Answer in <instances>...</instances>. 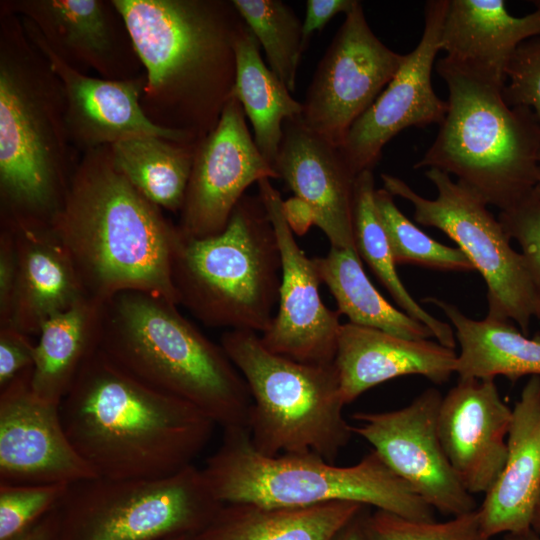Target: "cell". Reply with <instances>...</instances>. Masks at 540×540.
I'll return each instance as SVG.
<instances>
[{"label":"cell","mask_w":540,"mask_h":540,"mask_svg":"<svg viewBox=\"0 0 540 540\" xmlns=\"http://www.w3.org/2000/svg\"><path fill=\"white\" fill-rule=\"evenodd\" d=\"M51 225L87 298L105 303L132 290L179 306L171 277L179 227L121 173L110 146L81 154Z\"/></svg>","instance_id":"1"},{"label":"cell","mask_w":540,"mask_h":540,"mask_svg":"<svg viewBox=\"0 0 540 540\" xmlns=\"http://www.w3.org/2000/svg\"><path fill=\"white\" fill-rule=\"evenodd\" d=\"M65 431L98 477L158 478L192 465L216 424L141 382L99 348L59 405Z\"/></svg>","instance_id":"2"},{"label":"cell","mask_w":540,"mask_h":540,"mask_svg":"<svg viewBox=\"0 0 540 540\" xmlns=\"http://www.w3.org/2000/svg\"><path fill=\"white\" fill-rule=\"evenodd\" d=\"M146 75L142 109L200 142L232 97L244 21L225 0H112Z\"/></svg>","instance_id":"3"},{"label":"cell","mask_w":540,"mask_h":540,"mask_svg":"<svg viewBox=\"0 0 540 540\" xmlns=\"http://www.w3.org/2000/svg\"><path fill=\"white\" fill-rule=\"evenodd\" d=\"M62 84L20 17L0 4V221L51 223L80 157Z\"/></svg>","instance_id":"4"},{"label":"cell","mask_w":540,"mask_h":540,"mask_svg":"<svg viewBox=\"0 0 540 540\" xmlns=\"http://www.w3.org/2000/svg\"><path fill=\"white\" fill-rule=\"evenodd\" d=\"M99 349L150 387L184 400L223 430L246 428L247 384L220 344L178 305L141 291H122L103 303Z\"/></svg>","instance_id":"5"},{"label":"cell","mask_w":540,"mask_h":540,"mask_svg":"<svg viewBox=\"0 0 540 540\" xmlns=\"http://www.w3.org/2000/svg\"><path fill=\"white\" fill-rule=\"evenodd\" d=\"M448 87V109L415 169H437L507 210L532 195L540 181V119L509 105L503 88L465 72L445 57L436 64Z\"/></svg>","instance_id":"6"},{"label":"cell","mask_w":540,"mask_h":540,"mask_svg":"<svg viewBox=\"0 0 540 540\" xmlns=\"http://www.w3.org/2000/svg\"><path fill=\"white\" fill-rule=\"evenodd\" d=\"M223 431L202 468L222 504L307 507L347 501L411 520H435L434 510L374 450L341 467L311 452L267 456L254 448L248 429Z\"/></svg>","instance_id":"7"},{"label":"cell","mask_w":540,"mask_h":540,"mask_svg":"<svg viewBox=\"0 0 540 540\" xmlns=\"http://www.w3.org/2000/svg\"><path fill=\"white\" fill-rule=\"evenodd\" d=\"M281 273L272 222L260 197L250 195L221 233L190 238L180 231L171 266L178 304L200 322L259 335L274 318Z\"/></svg>","instance_id":"8"},{"label":"cell","mask_w":540,"mask_h":540,"mask_svg":"<svg viewBox=\"0 0 540 540\" xmlns=\"http://www.w3.org/2000/svg\"><path fill=\"white\" fill-rule=\"evenodd\" d=\"M220 345L251 396L247 429L254 448L267 456L311 452L333 463L354 434L334 363L276 354L253 331L227 330Z\"/></svg>","instance_id":"9"},{"label":"cell","mask_w":540,"mask_h":540,"mask_svg":"<svg viewBox=\"0 0 540 540\" xmlns=\"http://www.w3.org/2000/svg\"><path fill=\"white\" fill-rule=\"evenodd\" d=\"M223 504L194 464L164 477L70 485L58 540H165L201 532Z\"/></svg>","instance_id":"10"},{"label":"cell","mask_w":540,"mask_h":540,"mask_svg":"<svg viewBox=\"0 0 540 540\" xmlns=\"http://www.w3.org/2000/svg\"><path fill=\"white\" fill-rule=\"evenodd\" d=\"M425 176L436 189L434 199L398 177L384 173L381 179L384 189L411 203L417 223L441 230L467 256L486 284V315L511 320L527 335L534 298L522 254L478 194L440 170L427 169Z\"/></svg>","instance_id":"11"},{"label":"cell","mask_w":540,"mask_h":540,"mask_svg":"<svg viewBox=\"0 0 540 540\" xmlns=\"http://www.w3.org/2000/svg\"><path fill=\"white\" fill-rule=\"evenodd\" d=\"M404 57L373 33L358 1L316 67L302 103L301 122L340 147L352 125L395 76Z\"/></svg>","instance_id":"12"},{"label":"cell","mask_w":540,"mask_h":540,"mask_svg":"<svg viewBox=\"0 0 540 540\" xmlns=\"http://www.w3.org/2000/svg\"><path fill=\"white\" fill-rule=\"evenodd\" d=\"M442 398L436 388H428L400 409L354 413L358 425L353 432L433 510L454 517L478 506L441 445L437 418Z\"/></svg>","instance_id":"13"},{"label":"cell","mask_w":540,"mask_h":540,"mask_svg":"<svg viewBox=\"0 0 540 540\" xmlns=\"http://www.w3.org/2000/svg\"><path fill=\"white\" fill-rule=\"evenodd\" d=\"M258 196L270 218L281 256V285L277 312L260 335L270 351L307 364H333L340 313L322 301V283L313 259L306 256L294 237L285 202L269 178L258 183Z\"/></svg>","instance_id":"14"},{"label":"cell","mask_w":540,"mask_h":540,"mask_svg":"<svg viewBox=\"0 0 540 540\" xmlns=\"http://www.w3.org/2000/svg\"><path fill=\"white\" fill-rule=\"evenodd\" d=\"M264 178L279 179L258 150L240 102L231 97L216 127L196 147L177 224L190 238L221 233L246 189Z\"/></svg>","instance_id":"15"},{"label":"cell","mask_w":540,"mask_h":540,"mask_svg":"<svg viewBox=\"0 0 540 540\" xmlns=\"http://www.w3.org/2000/svg\"><path fill=\"white\" fill-rule=\"evenodd\" d=\"M448 0L425 4L424 29L415 49L406 54L399 70L369 109L357 119L339 147L357 176L372 170L384 146L409 127L440 125L447 101L432 86V69L441 50L440 37Z\"/></svg>","instance_id":"16"},{"label":"cell","mask_w":540,"mask_h":540,"mask_svg":"<svg viewBox=\"0 0 540 540\" xmlns=\"http://www.w3.org/2000/svg\"><path fill=\"white\" fill-rule=\"evenodd\" d=\"M32 372L0 389V483L73 485L98 477L71 443L59 405L34 393Z\"/></svg>","instance_id":"17"},{"label":"cell","mask_w":540,"mask_h":540,"mask_svg":"<svg viewBox=\"0 0 540 540\" xmlns=\"http://www.w3.org/2000/svg\"><path fill=\"white\" fill-rule=\"evenodd\" d=\"M61 60L86 74L128 80L144 73L127 27L111 1L5 0Z\"/></svg>","instance_id":"18"},{"label":"cell","mask_w":540,"mask_h":540,"mask_svg":"<svg viewBox=\"0 0 540 540\" xmlns=\"http://www.w3.org/2000/svg\"><path fill=\"white\" fill-rule=\"evenodd\" d=\"M20 17V16H19ZM23 26L59 78L65 96L66 126L73 147L81 154L120 140L152 135L180 143H198L189 135L161 128L145 115L141 98L145 72L128 80H107L84 74L61 60L37 32Z\"/></svg>","instance_id":"19"},{"label":"cell","mask_w":540,"mask_h":540,"mask_svg":"<svg viewBox=\"0 0 540 540\" xmlns=\"http://www.w3.org/2000/svg\"><path fill=\"white\" fill-rule=\"evenodd\" d=\"M512 408L494 379L459 378L442 398L437 431L444 452L465 489L486 494L507 457Z\"/></svg>","instance_id":"20"},{"label":"cell","mask_w":540,"mask_h":540,"mask_svg":"<svg viewBox=\"0 0 540 540\" xmlns=\"http://www.w3.org/2000/svg\"><path fill=\"white\" fill-rule=\"evenodd\" d=\"M274 169L294 193L309 223L331 247L355 250L353 195L356 175L340 148L303 125L286 120Z\"/></svg>","instance_id":"21"},{"label":"cell","mask_w":540,"mask_h":540,"mask_svg":"<svg viewBox=\"0 0 540 540\" xmlns=\"http://www.w3.org/2000/svg\"><path fill=\"white\" fill-rule=\"evenodd\" d=\"M0 225L13 235L17 263L6 325L28 336L38 335L47 320L87 297L51 223L0 221Z\"/></svg>","instance_id":"22"},{"label":"cell","mask_w":540,"mask_h":540,"mask_svg":"<svg viewBox=\"0 0 540 540\" xmlns=\"http://www.w3.org/2000/svg\"><path fill=\"white\" fill-rule=\"evenodd\" d=\"M516 17L503 0H448L440 47L459 69L504 88L507 68L524 42L540 36V0Z\"/></svg>","instance_id":"23"},{"label":"cell","mask_w":540,"mask_h":540,"mask_svg":"<svg viewBox=\"0 0 540 540\" xmlns=\"http://www.w3.org/2000/svg\"><path fill=\"white\" fill-rule=\"evenodd\" d=\"M456 361L455 350L438 342L406 339L348 322L339 330L334 365L347 405L400 376L420 375L443 384L455 373Z\"/></svg>","instance_id":"24"},{"label":"cell","mask_w":540,"mask_h":540,"mask_svg":"<svg viewBox=\"0 0 540 540\" xmlns=\"http://www.w3.org/2000/svg\"><path fill=\"white\" fill-rule=\"evenodd\" d=\"M540 493V376H531L512 408L504 467L477 508L484 533L494 536L531 528Z\"/></svg>","instance_id":"25"},{"label":"cell","mask_w":540,"mask_h":540,"mask_svg":"<svg viewBox=\"0 0 540 540\" xmlns=\"http://www.w3.org/2000/svg\"><path fill=\"white\" fill-rule=\"evenodd\" d=\"M366 507L347 501L307 507L223 504L194 540H333Z\"/></svg>","instance_id":"26"},{"label":"cell","mask_w":540,"mask_h":540,"mask_svg":"<svg viewBox=\"0 0 540 540\" xmlns=\"http://www.w3.org/2000/svg\"><path fill=\"white\" fill-rule=\"evenodd\" d=\"M424 302L439 307L453 326L460 346L456 370L459 378L515 381L540 376V337L528 338L511 320L486 315L482 320L466 316L457 306L435 297Z\"/></svg>","instance_id":"27"},{"label":"cell","mask_w":540,"mask_h":540,"mask_svg":"<svg viewBox=\"0 0 540 540\" xmlns=\"http://www.w3.org/2000/svg\"><path fill=\"white\" fill-rule=\"evenodd\" d=\"M103 303L84 298L47 320L35 349L32 389L60 405L86 360L99 348Z\"/></svg>","instance_id":"28"},{"label":"cell","mask_w":540,"mask_h":540,"mask_svg":"<svg viewBox=\"0 0 540 540\" xmlns=\"http://www.w3.org/2000/svg\"><path fill=\"white\" fill-rule=\"evenodd\" d=\"M260 45L244 24L236 42V73L232 97L236 98L253 127L261 155L274 168L286 120L301 118L303 104L296 101L282 81L266 66Z\"/></svg>","instance_id":"29"},{"label":"cell","mask_w":540,"mask_h":540,"mask_svg":"<svg viewBox=\"0 0 540 540\" xmlns=\"http://www.w3.org/2000/svg\"><path fill=\"white\" fill-rule=\"evenodd\" d=\"M320 280L330 290L337 311L349 322L411 340L433 337L423 324L388 302L366 275L355 250L331 247L313 258Z\"/></svg>","instance_id":"30"},{"label":"cell","mask_w":540,"mask_h":540,"mask_svg":"<svg viewBox=\"0 0 540 540\" xmlns=\"http://www.w3.org/2000/svg\"><path fill=\"white\" fill-rule=\"evenodd\" d=\"M198 143L139 135L120 140L110 149L117 168L146 199L179 213Z\"/></svg>","instance_id":"31"},{"label":"cell","mask_w":540,"mask_h":540,"mask_svg":"<svg viewBox=\"0 0 540 540\" xmlns=\"http://www.w3.org/2000/svg\"><path fill=\"white\" fill-rule=\"evenodd\" d=\"M375 192L372 170L359 173L355 179L353 195V233L357 254L367 263L402 311L425 325L438 343L455 349L453 328L423 309L401 281L388 236L377 212Z\"/></svg>","instance_id":"32"},{"label":"cell","mask_w":540,"mask_h":540,"mask_svg":"<svg viewBox=\"0 0 540 540\" xmlns=\"http://www.w3.org/2000/svg\"><path fill=\"white\" fill-rule=\"evenodd\" d=\"M232 4L263 48L271 71L294 93L305 50L302 22L281 0H232Z\"/></svg>","instance_id":"33"},{"label":"cell","mask_w":540,"mask_h":540,"mask_svg":"<svg viewBox=\"0 0 540 540\" xmlns=\"http://www.w3.org/2000/svg\"><path fill=\"white\" fill-rule=\"evenodd\" d=\"M375 204L396 265L411 264L454 272L475 270L458 247L437 242L409 220L396 206L394 196L386 189H376Z\"/></svg>","instance_id":"34"},{"label":"cell","mask_w":540,"mask_h":540,"mask_svg":"<svg viewBox=\"0 0 540 540\" xmlns=\"http://www.w3.org/2000/svg\"><path fill=\"white\" fill-rule=\"evenodd\" d=\"M367 540H492L482 530L477 509L443 522L417 521L376 509L365 513Z\"/></svg>","instance_id":"35"},{"label":"cell","mask_w":540,"mask_h":540,"mask_svg":"<svg viewBox=\"0 0 540 540\" xmlns=\"http://www.w3.org/2000/svg\"><path fill=\"white\" fill-rule=\"evenodd\" d=\"M67 484L0 483V540H13L57 508Z\"/></svg>","instance_id":"36"},{"label":"cell","mask_w":540,"mask_h":540,"mask_svg":"<svg viewBox=\"0 0 540 540\" xmlns=\"http://www.w3.org/2000/svg\"><path fill=\"white\" fill-rule=\"evenodd\" d=\"M498 219L510 239L520 247L532 286L534 317L540 320V198L533 193L500 211Z\"/></svg>","instance_id":"37"},{"label":"cell","mask_w":540,"mask_h":540,"mask_svg":"<svg viewBox=\"0 0 540 540\" xmlns=\"http://www.w3.org/2000/svg\"><path fill=\"white\" fill-rule=\"evenodd\" d=\"M502 94L509 105L528 107L540 119V36L524 42L515 52Z\"/></svg>","instance_id":"38"},{"label":"cell","mask_w":540,"mask_h":540,"mask_svg":"<svg viewBox=\"0 0 540 540\" xmlns=\"http://www.w3.org/2000/svg\"><path fill=\"white\" fill-rule=\"evenodd\" d=\"M36 343L13 326H0V389L33 368Z\"/></svg>","instance_id":"39"},{"label":"cell","mask_w":540,"mask_h":540,"mask_svg":"<svg viewBox=\"0 0 540 540\" xmlns=\"http://www.w3.org/2000/svg\"><path fill=\"white\" fill-rule=\"evenodd\" d=\"M16 250L10 229L0 225V326L9 319L16 280Z\"/></svg>","instance_id":"40"},{"label":"cell","mask_w":540,"mask_h":540,"mask_svg":"<svg viewBox=\"0 0 540 540\" xmlns=\"http://www.w3.org/2000/svg\"><path fill=\"white\" fill-rule=\"evenodd\" d=\"M358 3L356 0H308L302 22L304 49L314 32L322 28L337 14H348Z\"/></svg>","instance_id":"41"},{"label":"cell","mask_w":540,"mask_h":540,"mask_svg":"<svg viewBox=\"0 0 540 540\" xmlns=\"http://www.w3.org/2000/svg\"><path fill=\"white\" fill-rule=\"evenodd\" d=\"M59 506L13 540H58L60 530Z\"/></svg>","instance_id":"42"},{"label":"cell","mask_w":540,"mask_h":540,"mask_svg":"<svg viewBox=\"0 0 540 540\" xmlns=\"http://www.w3.org/2000/svg\"><path fill=\"white\" fill-rule=\"evenodd\" d=\"M366 509L347 524L333 540H367L364 530Z\"/></svg>","instance_id":"43"},{"label":"cell","mask_w":540,"mask_h":540,"mask_svg":"<svg viewBox=\"0 0 540 540\" xmlns=\"http://www.w3.org/2000/svg\"><path fill=\"white\" fill-rule=\"evenodd\" d=\"M503 540H540V538L530 528L523 532L504 534Z\"/></svg>","instance_id":"44"},{"label":"cell","mask_w":540,"mask_h":540,"mask_svg":"<svg viewBox=\"0 0 540 540\" xmlns=\"http://www.w3.org/2000/svg\"><path fill=\"white\" fill-rule=\"evenodd\" d=\"M531 529L540 538V493H539L538 499L536 501V504L533 510L532 519H531Z\"/></svg>","instance_id":"45"},{"label":"cell","mask_w":540,"mask_h":540,"mask_svg":"<svg viewBox=\"0 0 540 540\" xmlns=\"http://www.w3.org/2000/svg\"><path fill=\"white\" fill-rule=\"evenodd\" d=\"M165 540H194V536L185 535V536L172 537Z\"/></svg>","instance_id":"46"},{"label":"cell","mask_w":540,"mask_h":540,"mask_svg":"<svg viewBox=\"0 0 540 540\" xmlns=\"http://www.w3.org/2000/svg\"><path fill=\"white\" fill-rule=\"evenodd\" d=\"M534 194L540 198V181L537 187L535 188Z\"/></svg>","instance_id":"47"}]
</instances>
